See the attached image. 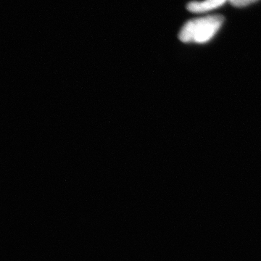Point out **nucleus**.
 Here are the masks:
<instances>
[{
	"mask_svg": "<svg viewBox=\"0 0 261 261\" xmlns=\"http://www.w3.org/2000/svg\"><path fill=\"white\" fill-rule=\"evenodd\" d=\"M228 0H205L202 2H190L187 5V9L191 13H203L219 8Z\"/></svg>",
	"mask_w": 261,
	"mask_h": 261,
	"instance_id": "nucleus-2",
	"label": "nucleus"
},
{
	"mask_svg": "<svg viewBox=\"0 0 261 261\" xmlns=\"http://www.w3.org/2000/svg\"><path fill=\"white\" fill-rule=\"evenodd\" d=\"M258 0H228V3L236 8H243L247 5L253 4Z\"/></svg>",
	"mask_w": 261,
	"mask_h": 261,
	"instance_id": "nucleus-3",
	"label": "nucleus"
},
{
	"mask_svg": "<svg viewBox=\"0 0 261 261\" xmlns=\"http://www.w3.org/2000/svg\"><path fill=\"white\" fill-rule=\"evenodd\" d=\"M224 21V17L220 15L192 19L183 25L178 39L184 43L203 44L209 42L219 32Z\"/></svg>",
	"mask_w": 261,
	"mask_h": 261,
	"instance_id": "nucleus-1",
	"label": "nucleus"
}]
</instances>
